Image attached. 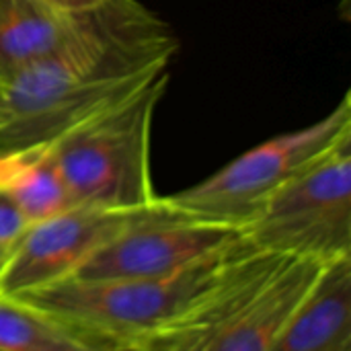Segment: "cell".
Returning a JSON list of instances; mask_svg holds the SVG:
<instances>
[{"label": "cell", "instance_id": "obj_1", "mask_svg": "<svg viewBox=\"0 0 351 351\" xmlns=\"http://www.w3.org/2000/svg\"><path fill=\"white\" fill-rule=\"evenodd\" d=\"M177 45L171 27L138 0H107L78 14L56 51L2 84L0 152L47 144L130 99L169 70Z\"/></svg>", "mask_w": 351, "mask_h": 351}, {"label": "cell", "instance_id": "obj_2", "mask_svg": "<svg viewBox=\"0 0 351 351\" xmlns=\"http://www.w3.org/2000/svg\"><path fill=\"white\" fill-rule=\"evenodd\" d=\"M255 249L245 239L241 245L173 276L103 282L68 278L19 298L99 346L111 351H136L150 335L177 321L228 280Z\"/></svg>", "mask_w": 351, "mask_h": 351}, {"label": "cell", "instance_id": "obj_3", "mask_svg": "<svg viewBox=\"0 0 351 351\" xmlns=\"http://www.w3.org/2000/svg\"><path fill=\"white\" fill-rule=\"evenodd\" d=\"M167 82L169 70L47 142L74 206L138 210L158 199L150 177V134Z\"/></svg>", "mask_w": 351, "mask_h": 351}, {"label": "cell", "instance_id": "obj_4", "mask_svg": "<svg viewBox=\"0 0 351 351\" xmlns=\"http://www.w3.org/2000/svg\"><path fill=\"white\" fill-rule=\"evenodd\" d=\"M245 232L276 255L321 263L351 257V130L286 181Z\"/></svg>", "mask_w": 351, "mask_h": 351}, {"label": "cell", "instance_id": "obj_5", "mask_svg": "<svg viewBox=\"0 0 351 351\" xmlns=\"http://www.w3.org/2000/svg\"><path fill=\"white\" fill-rule=\"evenodd\" d=\"M350 130L351 99L346 95L323 119L251 148L208 179L167 199L185 214L245 228L286 181Z\"/></svg>", "mask_w": 351, "mask_h": 351}, {"label": "cell", "instance_id": "obj_6", "mask_svg": "<svg viewBox=\"0 0 351 351\" xmlns=\"http://www.w3.org/2000/svg\"><path fill=\"white\" fill-rule=\"evenodd\" d=\"M247 239L243 226L197 218L158 197L152 210L101 247L72 278L84 282L162 278L204 263Z\"/></svg>", "mask_w": 351, "mask_h": 351}, {"label": "cell", "instance_id": "obj_7", "mask_svg": "<svg viewBox=\"0 0 351 351\" xmlns=\"http://www.w3.org/2000/svg\"><path fill=\"white\" fill-rule=\"evenodd\" d=\"M154 204L138 210L72 206L29 224L0 274V292L21 296L72 278L101 247L140 222Z\"/></svg>", "mask_w": 351, "mask_h": 351}, {"label": "cell", "instance_id": "obj_8", "mask_svg": "<svg viewBox=\"0 0 351 351\" xmlns=\"http://www.w3.org/2000/svg\"><path fill=\"white\" fill-rule=\"evenodd\" d=\"M325 263L284 257L251 300L202 351H271L284 323L306 296Z\"/></svg>", "mask_w": 351, "mask_h": 351}, {"label": "cell", "instance_id": "obj_9", "mask_svg": "<svg viewBox=\"0 0 351 351\" xmlns=\"http://www.w3.org/2000/svg\"><path fill=\"white\" fill-rule=\"evenodd\" d=\"M286 255L255 249L243 265L177 321L150 335L136 351H202L251 300Z\"/></svg>", "mask_w": 351, "mask_h": 351}, {"label": "cell", "instance_id": "obj_10", "mask_svg": "<svg viewBox=\"0 0 351 351\" xmlns=\"http://www.w3.org/2000/svg\"><path fill=\"white\" fill-rule=\"evenodd\" d=\"M271 351H351V257L325 263Z\"/></svg>", "mask_w": 351, "mask_h": 351}, {"label": "cell", "instance_id": "obj_11", "mask_svg": "<svg viewBox=\"0 0 351 351\" xmlns=\"http://www.w3.org/2000/svg\"><path fill=\"white\" fill-rule=\"evenodd\" d=\"M66 14L41 0H0V86L56 51L76 29Z\"/></svg>", "mask_w": 351, "mask_h": 351}, {"label": "cell", "instance_id": "obj_12", "mask_svg": "<svg viewBox=\"0 0 351 351\" xmlns=\"http://www.w3.org/2000/svg\"><path fill=\"white\" fill-rule=\"evenodd\" d=\"M0 191L29 224L74 206L49 144L0 152Z\"/></svg>", "mask_w": 351, "mask_h": 351}, {"label": "cell", "instance_id": "obj_13", "mask_svg": "<svg viewBox=\"0 0 351 351\" xmlns=\"http://www.w3.org/2000/svg\"><path fill=\"white\" fill-rule=\"evenodd\" d=\"M0 351H111L53 315L0 292Z\"/></svg>", "mask_w": 351, "mask_h": 351}, {"label": "cell", "instance_id": "obj_14", "mask_svg": "<svg viewBox=\"0 0 351 351\" xmlns=\"http://www.w3.org/2000/svg\"><path fill=\"white\" fill-rule=\"evenodd\" d=\"M29 222L16 210V206L0 191V274L16 251Z\"/></svg>", "mask_w": 351, "mask_h": 351}, {"label": "cell", "instance_id": "obj_15", "mask_svg": "<svg viewBox=\"0 0 351 351\" xmlns=\"http://www.w3.org/2000/svg\"><path fill=\"white\" fill-rule=\"evenodd\" d=\"M41 2H45L51 8H56L60 12H66V14H84V12H90L95 8H99L107 0H41Z\"/></svg>", "mask_w": 351, "mask_h": 351}, {"label": "cell", "instance_id": "obj_16", "mask_svg": "<svg viewBox=\"0 0 351 351\" xmlns=\"http://www.w3.org/2000/svg\"><path fill=\"white\" fill-rule=\"evenodd\" d=\"M2 117H4V97H2V86H0V123H2Z\"/></svg>", "mask_w": 351, "mask_h": 351}]
</instances>
